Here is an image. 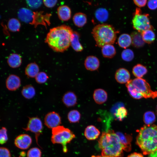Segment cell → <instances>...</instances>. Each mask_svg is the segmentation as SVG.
<instances>
[{
    "mask_svg": "<svg viewBox=\"0 0 157 157\" xmlns=\"http://www.w3.org/2000/svg\"><path fill=\"white\" fill-rule=\"evenodd\" d=\"M73 32L69 26L65 25L53 28L47 33L45 42L53 51L63 52L70 45Z\"/></svg>",
    "mask_w": 157,
    "mask_h": 157,
    "instance_id": "6da1fadb",
    "label": "cell"
},
{
    "mask_svg": "<svg viewBox=\"0 0 157 157\" xmlns=\"http://www.w3.org/2000/svg\"><path fill=\"white\" fill-rule=\"evenodd\" d=\"M101 155L109 157H122L123 147L119 138L113 131L102 133L98 141Z\"/></svg>",
    "mask_w": 157,
    "mask_h": 157,
    "instance_id": "7a4b0ae2",
    "label": "cell"
},
{
    "mask_svg": "<svg viewBox=\"0 0 157 157\" xmlns=\"http://www.w3.org/2000/svg\"><path fill=\"white\" fill-rule=\"evenodd\" d=\"M136 143L144 155L157 150V125H145L141 127L138 131Z\"/></svg>",
    "mask_w": 157,
    "mask_h": 157,
    "instance_id": "3957f363",
    "label": "cell"
},
{
    "mask_svg": "<svg viewBox=\"0 0 157 157\" xmlns=\"http://www.w3.org/2000/svg\"><path fill=\"white\" fill-rule=\"evenodd\" d=\"M116 31L112 25L106 24H98L92 32L97 45L99 47L113 44L117 38Z\"/></svg>",
    "mask_w": 157,
    "mask_h": 157,
    "instance_id": "277c9868",
    "label": "cell"
},
{
    "mask_svg": "<svg viewBox=\"0 0 157 157\" xmlns=\"http://www.w3.org/2000/svg\"><path fill=\"white\" fill-rule=\"evenodd\" d=\"M51 141L53 144H61L63 151H67V144L75 137V135L69 129L63 126H59L52 129Z\"/></svg>",
    "mask_w": 157,
    "mask_h": 157,
    "instance_id": "5b68a950",
    "label": "cell"
},
{
    "mask_svg": "<svg viewBox=\"0 0 157 157\" xmlns=\"http://www.w3.org/2000/svg\"><path fill=\"white\" fill-rule=\"evenodd\" d=\"M133 27L140 33L149 29H153L148 14L142 13L141 9L136 8L132 20Z\"/></svg>",
    "mask_w": 157,
    "mask_h": 157,
    "instance_id": "8992f818",
    "label": "cell"
},
{
    "mask_svg": "<svg viewBox=\"0 0 157 157\" xmlns=\"http://www.w3.org/2000/svg\"><path fill=\"white\" fill-rule=\"evenodd\" d=\"M131 81L133 86L142 98L154 99L157 98V91L152 90L145 80L136 78Z\"/></svg>",
    "mask_w": 157,
    "mask_h": 157,
    "instance_id": "52a82bcc",
    "label": "cell"
},
{
    "mask_svg": "<svg viewBox=\"0 0 157 157\" xmlns=\"http://www.w3.org/2000/svg\"><path fill=\"white\" fill-rule=\"evenodd\" d=\"M42 121L37 117L29 118L27 126L24 129L26 131H30L35 134L38 144V138L42 132Z\"/></svg>",
    "mask_w": 157,
    "mask_h": 157,
    "instance_id": "ba28073f",
    "label": "cell"
},
{
    "mask_svg": "<svg viewBox=\"0 0 157 157\" xmlns=\"http://www.w3.org/2000/svg\"><path fill=\"white\" fill-rule=\"evenodd\" d=\"M43 11L33 12V20L30 24L34 25L36 28L39 25H43L47 28V24L49 26L51 23L50 22V17L51 16L50 13L43 14Z\"/></svg>",
    "mask_w": 157,
    "mask_h": 157,
    "instance_id": "9c48e42d",
    "label": "cell"
},
{
    "mask_svg": "<svg viewBox=\"0 0 157 157\" xmlns=\"http://www.w3.org/2000/svg\"><path fill=\"white\" fill-rule=\"evenodd\" d=\"M44 123L48 128L52 129L60 126L61 123L60 117L55 111L49 112L45 117Z\"/></svg>",
    "mask_w": 157,
    "mask_h": 157,
    "instance_id": "30bf717a",
    "label": "cell"
},
{
    "mask_svg": "<svg viewBox=\"0 0 157 157\" xmlns=\"http://www.w3.org/2000/svg\"><path fill=\"white\" fill-rule=\"evenodd\" d=\"M32 140L31 137L27 134H22L15 139L14 143L15 146L22 149H26L31 145Z\"/></svg>",
    "mask_w": 157,
    "mask_h": 157,
    "instance_id": "8fae6325",
    "label": "cell"
},
{
    "mask_svg": "<svg viewBox=\"0 0 157 157\" xmlns=\"http://www.w3.org/2000/svg\"><path fill=\"white\" fill-rule=\"evenodd\" d=\"M21 85V81L17 76L12 74L7 77L6 85L7 89L10 91H15L18 89Z\"/></svg>",
    "mask_w": 157,
    "mask_h": 157,
    "instance_id": "7c38bea8",
    "label": "cell"
},
{
    "mask_svg": "<svg viewBox=\"0 0 157 157\" xmlns=\"http://www.w3.org/2000/svg\"><path fill=\"white\" fill-rule=\"evenodd\" d=\"M115 78L117 81L119 83H126L130 80V74L126 69L119 68L115 72Z\"/></svg>",
    "mask_w": 157,
    "mask_h": 157,
    "instance_id": "4fadbf2b",
    "label": "cell"
},
{
    "mask_svg": "<svg viewBox=\"0 0 157 157\" xmlns=\"http://www.w3.org/2000/svg\"><path fill=\"white\" fill-rule=\"evenodd\" d=\"M77 97L75 94L71 91H67L65 93L62 98V101L67 107H71L75 106L77 103Z\"/></svg>",
    "mask_w": 157,
    "mask_h": 157,
    "instance_id": "5bb4252c",
    "label": "cell"
},
{
    "mask_svg": "<svg viewBox=\"0 0 157 157\" xmlns=\"http://www.w3.org/2000/svg\"><path fill=\"white\" fill-rule=\"evenodd\" d=\"M99 61L98 58L95 56H88L85 60L84 65L88 70L90 71L97 70L99 67Z\"/></svg>",
    "mask_w": 157,
    "mask_h": 157,
    "instance_id": "9a60e30c",
    "label": "cell"
},
{
    "mask_svg": "<svg viewBox=\"0 0 157 157\" xmlns=\"http://www.w3.org/2000/svg\"><path fill=\"white\" fill-rule=\"evenodd\" d=\"M33 12L27 8H20L18 11V16L22 21L30 24L33 20Z\"/></svg>",
    "mask_w": 157,
    "mask_h": 157,
    "instance_id": "2e32d148",
    "label": "cell"
},
{
    "mask_svg": "<svg viewBox=\"0 0 157 157\" xmlns=\"http://www.w3.org/2000/svg\"><path fill=\"white\" fill-rule=\"evenodd\" d=\"M116 133L119 138L124 150L126 151H130L131 149V142L132 140L131 136L119 132Z\"/></svg>",
    "mask_w": 157,
    "mask_h": 157,
    "instance_id": "e0dca14e",
    "label": "cell"
},
{
    "mask_svg": "<svg viewBox=\"0 0 157 157\" xmlns=\"http://www.w3.org/2000/svg\"><path fill=\"white\" fill-rule=\"evenodd\" d=\"M57 13L59 19L63 21H68L71 16V9L67 5L59 6L57 8Z\"/></svg>",
    "mask_w": 157,
    "mask_h": 157,
    "instance_id": "ac0fdd59",
    "label": "cell"
},
{
    "mask_svg": "<svg viewBox=\"0 0 157 157\" xmlns=\"http://www.w3.org/2000/svg\"><path fill=\"white\" fill-rule=\"evenodd\" d=\"M93 97L94 101L97 104H101L106 101L108 94L107 92L104 90L98 88L94 90Z\"/></svg>",
    "mask_w": 157,
    "mask_h": 157,
    "instance_id": "d6986e66",
    "label": "cell"
},
{
    "mask_svg": "<svg viewBox=\"0 0 157 157\" xmlns=\"http://www.w3.org/2000/svg\"><path fill=\"white\" fill-rule=\"evenodd\" d=\"M100 134V132L93 125L88 126L85 129L84 132L85 137L88 140H94L97 138Z\"/></svg>",
    "mask_w": 157,
    "mask_h": 157,
    "instance_id": "ffe728a7",
    "label": "cell"
},
{
    "mask_svg": "<svg viewBox=\"0 0 157 157\" xmlns=\"http://www.w3.org/2000/svg\"><path fill=\"white\" fill-rule=\"evenodd\" d=\"M8 65L12 68L19 67L22 63V59L19 54L13 53L10 55L7 60Z\"/></svg>",
    "mask_w": 157,
    "mask_h": 157,
    "instance_id": "44dd1931",
    "label": "cell"
},
{
    "mask_svg": "<svg viewBox=\"0 0 157 157\" xmlns=\"http://www.w3.org/2000/svg\"><path fill=\"white\" fill-rule=\"evenodd\" d=\"M39 72V67L35 63H32L28 64L26 66L25 70L26 75L28 77L31 78H35Z\"/></svg>",
    "mask_w": 157,
    "mask_h": 157,
    "instance_id": "7402d4cb",
    "label": "cell"
},
{
    "mask_svg": "<svg viewBox=\"0 0 157 157\" xmlns=\"http://www.w3.org/2000/svg\"><path fill=\"white\" fill-rule=\"evenodd\" d=\"M79 33L76 31H73L71 39L70 45L76 51L80 52L83 50V47L80 42Z\"/></svg>",
    "mask_w": 157,
    "mask_h": 157,
    "instance_id": "603a6c76",
    "label": "cell"
},
{
    "mask_svg": "<svg viewBox=\"0 0 157 157\" xmlns=\"http://www.w3.org/2000/svg\"><path fill=\"white\" fill-rule=\"evenodd\" d=\"M73 21L75 26L78 27H82L86 23L87 16L83 13H77L73 16Z\"/></svg>",
    "mask_w": 157,
    "mask_h": 157,
    "instance_id": "cb8c5ba5",
    "label": "cell"
},
{
    "mask_svg": "<svg viewBox=\"0 0 157 157\" xmlns=\"http://www.w3.org/2000/svg\"><path fill=\"white\" fill-rule=\"evenodd\" d=\"M118 43L121 47L126 49L132 44V39L131 35L126 33L121 34L118 38Z\"/></svg>",
    "mask_w": 157,
    "mask_h": 157,
    "instance_id": "d4e9b609",
    "label": "cell"
},
{
    "mask_svg": "<svg viewBox=\"0 0 157 157\" xmlns=\"http://www.w3.org/2000/svg\"><path fill=\"white\" fill-rule=\"evenodd\" d=\"M101 48L102 54L105 58H112L116 53L115 49L112 44H106Z\"/></svg>",
    "mask_w": 157,
    "mask_h": 157,
    "instance_id": "484cf974",
    "label": "cell"
},
{
    "mask_svg": "<svg viewBox=\"0 0 157 157\" xmlns=\"http://www.w3.org/2000/svg\"><path fill=\"white\" fill-rule=\"evenodd\" d=\"M132 39V44L136 48L142 47L144 44L141 33L138 32L132 33L131 35Z\"/></svg>",
    "mask_w": 157,
    "mask_h": 157,
    "instance_id": "4316f807",
    "label": "cell"
},
{
    "mask_svg": "<svg viewBox=\"0 0 157 157\" xmlns=\"http://www.w3.org/2000/svg\"><path fill=\"white\" fill-rule=\"evenodd\" d=\"M21 93L25 98L30 99L35 96L36 92L35 88L32 85H27L23 87Z\"/></svg>",
    "mask_w": 157,
    "mask_h": 157,
    "instance_id": "83f0119b",
    "label": "cell"
},
{
    "mask_svg": "<svg viewBox=\"0 0 157 157\" xmlns=\"http://www.w3.org/2000/svg\"><path fill=\"white\" fill-rule=\"evenodd\" d=\"M143 40L144 42L150 44L153 42L155 39V35L153 29L146 30L141 33Z\"/></svg>",
    "mask_w": 157,
    "mask_h": 157,
    "instance_id": "f1b7e54d",
    "label": "cell"
},
{
    "mask_svg": "<svg viewBox=\"0 0 157 157\" xmlns=\"http://www.w3.org/2000/svg\"><path fill=\"white\" fill-rule=\"evenodd\" d=\"M147 72L146 67L141 64H137L132 69V73L137 78H142Z\"/></svg>",
    "mask_w": 157,
    "mask_h": 157,
    "instance_id": "f546056e",
    "label": "cell"
},
{
    "mask_svg": "<svg viewBox=\"0 0 157 157\" xmlns=\"http://www.w3.org/2000/svg\"><path fill=\"white\" fill-rule=\"evenodd\" d=\"M95 15L96 18L98 21L101 22H104L108 19V13L106 9L100 8L96 10Z\"/></svg>",
    "mask_w": 157,
    "mask_h": 157,
    "instance_id": "4dcf8cb0",
    "label": "cell"
},
{
    "mask_svg": "<svg viewBox=\"0 0 157 157\" xmlns=\"http://www.w3.org/2000/svg\"><path fill=\"white\" fill-rule=\"evenodd\" d=\"M7 26L9 30L10 31L15 32L19 31L21 24L18 19L15 18H12L9 20Z\"/></svg>",
    "mask_w": 157,
    "mask_h": 157,
    "instance_id": "1f68e13d",
    "label": "cell"
},
{
    "mask_svg": "<svg viewBox=\"0 0 157 157\" xmlns=\"http://www.w3.org/2000/svg\"><path fill=\"white\" fill-rule=\"evenodd\" d=\"M156 118L155 114L153 111H147L143 115V120L146 125H152L155 122Z\"/></svg>",
    "mask_w": 157,
    "mask_h": 157,
    "instance_id": "d6a6232c",
    "label": "cell"
},
{
    "mask_svg": "<svg viewBox=\"0 0 157 157\" xmlns=\"http://www.w3.org/2000/svg\"><path fill=\"white\" fill-rule=\"evenodd\" d=\"M81 115L79 112L76 110H70L67 114V118L71 123L78 122L80 120Z\"/></svg>",
    "mask_w": 157,
    "mask_h": 157,
    "instance_id": "836d02e7",
    "label": "cell"
},
{
    "mask_svg": "<svg viewBox=\"0 0 157 157\" xmlns=\"http://www.w3.org/2000/svg\"><path fill=\"white\" fill-rule=\"evenodd\" d=\"M128 111L127 109L124 106L118 108L114 113V115L118 120L122 121L127 116Z\"/></svg>",
    "mask_w": 157,
    "mask_h": 157,
    "instance_id": "e575fe53",
    "label": "cell"
},
{
    "mask_svg": "<svg viewBox=\"0 0 157 157\" xmlns=\"http://www.w3.org/2000/svg\"><path fill=\"white\" fill-rule=\"evenodd\" d=\"M121 57L122 59L125 61H130L134 58V53L131 49H125L122 52Z\"/></svg>",
    "mask_w": 157,
    "mask_h": 157,
    "instance_id": "d590c367",
    "label": "cell"
},
{
    "mask_svg": "<svg viewBox=\"0 0 157 157\" xmlns=\"http://www.w3.org/2000/svg\"><path fill=\"white\" fill-rule=\"evenodd\" d=\"M49 78L47 74L43 72H39L35 77L36 82L39 84H43L45 83Z\"/></svg>",
    "mask_w": 157,
    "mask_h": 157,
    "instance_id": "8d00e7d4",
    "label": "cell"
},
{
    "mask_svg": "<svg viewBox=\"0 0 157 157\" xmlns=\"http://www.w3.org/2000/svg\"><path fill=\"white\" fill-rule=\"evenodd\" d=\"M42 154L40 150L37 147L30 149L27 152V157H41Z\"/></svg>",
    "mask_w": 157,
    "mask_h": 157,
    "instance_id": "74e56055",
    "label": "cell"
},
{
    "mask_svg": "<svg viewBox=\"0 0 157 157\" xmlns=\"http://www.w3.org/2000/svg\"><path fill=\"white\" fill-rule=\"evenodd\" d=\"M8 140L7 130L4 127L0 129V144H3Z\"/></svg>",
    "mask_w": 157,
    "mask_h": 157,
    "instance_id": "f35d334b",
    "label": "cell"
},
{
    "mask_svg": "<svg viewBox=\"0 0 157 157\" xmlns=\"http://www.w3.org/2000/svg\"><path fill=\"white\" fill-rule=\"evenodd\" d=\"M26 3L28 6L31 8L35 9L39 7L42 3L41 0H27Z\"/></svg>",
    "mask_w": 157,
    "mask_h": 157,
    "instance_id": "ab89813d",
    "label": "cell"
},
{
    "mask_svg": "<svg viewBox=\"0 0 157 157\" xmlns=\"http://www.w3.org/2000/svg\"><path fill=\"white\" fill-rule=\"evenodd\" d=\"M0 157H11L9 150L4 147H0Z\"/></svg>",
    "mask_w": 157,
    "mask_h": 157,
    "instance_id": "60d3db41",
    "label": "cell"
},
{
    "mask_svg": "<svg viewBox=\"0 0 157 157\" xmlns=\"http://www.w3.org/2000/svg\"><path fill=\"white\" fill-rule=\"evenodd\" d=\"M57 0H43L44 5L47 7L51 8L54 7L57 2Z\"/></svg>",
    "mask_w": 157,
    "mask_h": 157,
    "instance_id": "b9f144b4",
    "label": "cell"
},
{
    "mask_svg": "<svg viewBox=\"0 0 157 157\" xmlns=\"http://www.w3.org/2000/svg\"><path fill=\"white\" fill-rule=\"evenodd\" d=\"M148 8L151 10H154L157 8V0H150L147 2Z\"/></svg>",
    "mask_w": 157,
    "mask_h": 157,
    "instance_id": "7bdbcfd3",
    "label": "cell"
},
{
    "mask_svg": "<svg viewBox=\"0 0 157 157\" xmlns=\"http://www.w3.org/2000/svg\"><path fill=\"white\" fill-rule=\"evenodd\" d=\"M147 1L146 0H134L133 2L134 4L139 7H144L146 4Z\"/></svg>",
    "mask_w": 157,
    "mask_h": 157,
    "instance_id": "ee69618b",
    "label": "cell"
},
{
    "mask_svg": "<svg viewBox=\"0 0 157 157\" xmlns=\"http://www.w3.org/2000/svg\"><path fill=\"white\" fill-rule=\"evenodd\" d=\"M127 157H143V156L140 154L135 152L129 155Z\"/></svg>",
    "mask_w": 157,
    "mask_h": 157,
    "instance_id": "f6af8a7d",
    "label": "cell"
},
{
    "mask_svg": "<svg viewBox=\"0 0 157 157\" xmlns=\"http://www.w3.org/2000/svg\"><path fill=\"white\" fill-rule=\"evenodd\" d=\"M148 157H157V150L149 154Z\"/></svg>",
    "mask_w": 157,
    "mask_h": 157,
    "instance_id": "bcb514c9",
    "label": "cell"
},
{
    "mask_svg": "<svg viewBox=\"0 0 157 157\" xmlns=\"http://www.w3.org/2000/svg\"><path fill=\"white\" fill-rule=\"evenodd\" d=\"M92 157H109L106 156L101 155V156H92Z\"/></svg>",
    "mask_w": 157,
    "mask_h": 157,
    "instance_id": "7dc6e473",
    "label": "cell"
},
{
    "mask_svg": "<svg viewBox=\"0 0 157 157\" xmlns=\"http://www.w3.org/2000/svg\"><path fill=\"white\" fill-rule=\"evenodd\" d=\"M156 115H157V105L156 107Z\"/></svg>",
    "mask_w": 157,
    "mask_h": 157,
    "instance_id": "c3c4849f",
    "label": "cell"
},
{
    "mask_svg": "<svg viewBox=\"0 0 157 157\" xmlns=\"http://www.w3.org/2000/svg\"></svg>",
    "mask_w": 157,
    "mask_h": 157,
    "instance_id": "681fc988",
    "label": "cell"
}]
</instances>
